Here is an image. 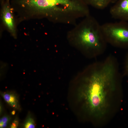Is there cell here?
Masks as SVG:
<instances>
[{
	"mask_svg": "<svg viewBox=\"0 0 128 128\" xmlns=\"http://www.w3.org/2000/svg\"><path fill=\"white\" fill-rule=\"evenodd\" d=\"M117 60L111 55L92 66L82 79L78 97L85 113L98 126L112 116L121 102Z\"/></svg>",
	"mask_w": 128,
	"mask_h": 128,
	"instance_id": "1",
	"label": "cell"
},
{
	"mask_svg": "<svg viewBox=\"0 0 128 128\" xmlns=\"http://www.w3.org/2000/svg\"><path fill=\"white\" fill-rule=\"evenodd\" d=\"M87 20L78 34L79 42L84 50L91 51L93 56H97L104 52L107 43L98 22L94 19Z\"/></svg>",
	"mask_w": 128,
	"mask_h": 128,
	"instance_id": "2",
	"label": "cell"
},
{
	"mask_svg": "<svg viewBox=\"0 0 128 128\" xmlns=\"http://www.w3.org/2000/svg\"><path fill=\"white\" fill-rule=\"evenodd\" d=\"M101 28L107 43L117 48L128 46V22L106 23Z\"/></svg>",
	"mask_w": 128,
	"mask_h": 128,
	"instance_id": "3",
	"label": "cell"
},
{
	"mask_svg": "<svg viewBox=\"0 0 128 128\" xmlns=\"http://www.w3.org/2000/svg\"><path fill=\"white\" fill-rule=\"evenodd\" d=\"M21 3L23 6L39 11L62 7L68 9L80 11L83 6L81 0H22Z\"/></svg>",
	"mask_w": 128,
	"mask_h": 128,
	"instance_id": "4",
	"label": "cell"
},
{
	"mask_svg": "<svg viewBox=\"0 0 128 128\" xmlns=\"http://www.w3.org/2000/svg\"><path fill=\"white\" fill-rule=\"evenodd\" d=\"M114 3L110 10L112 17L128 22V0H118Z\"/></svg>",
	"mask_w": 128,
	"mask_h": 128,
	"instance_id": "5",
	"label": "cell"
},
{
	"mask_svg": "<svg viewBox=\"0 0 128 128\" xmlns=\"http://www.w3.org/2000/svg\"><path fill=\"white\" fill-rule=\"evenodd\" d=\"M3 21L13 36H16V31L13 17L8 3L3 6L2 11Z\"/></svg>",
	"mask_w": 128,
	"mask_h": 128,
	"instance_id": "6",
	"label": "cell"
},
{
	"mask_svg": "<svg viewBox=\"0 0 128 128\" xmlns=\"http://www.w3.org/2000/svg\"><path fill=\"white\" fill-rule=\"evenodd\" d=\"M87 5H90L96 8L102 9L110 3H114L118 0H82Z\"/></svg>",
	"mask_w": 128,
	"mask_h": 128,
	"instance_id": "7",
	"label": "cell"
},
{
	"mask_svg": "<svg viewBox=\"0 0 128 128\" xmlns=\"http://www.w3.org/2000/svg\"><path fill=\"white\" fill-rule=\"evenodd\" d=\"M2 96L5 101L13 108L16 109L19 107L18 97L14 93L5 92L2 94Z\"/></svg>",
	"mask_w": 128,
	"mask_h": 128,
	"instance_id": "8",
	"label": "cell"
},
{
	"mask_svg": "<svg viewBox=\"0 0 128 128\" xmlns=\"http://www.w3.org/2000/svg\"><path fill=\"white\" fill-rule=\"evenodd\" d=\"M35 123L33 118L29 115L27 118L23 125L25 128H34L35 127Z\"/></svg>",
	"mask_w": 128,
	"mask_h": 128,
	"instance_id": "9",
	"label": "cell"
},
{
	"mask_svg": "<svg viewBox=\"0 0 128 128\" xmlns=\"http://www.w3.org/2000/svg\"><path fill=\"white\" fill-rule=\"evenodd\" d=\"M10 118L7 115H5L0 120V128H5L7 127L10 120Z\"/></svg>",
	"mask_w": 128,
	"mask_h": 128,
	"instance_id": "10",
	"label": "cell"
},
{
	"mask_svg": "<svg viewBox=\"0 0 128 128\" xmlns=\"http://www.w3.org/2000/svg\"><path fill=\"white\" fill-rule=\"evenodd\" d=\"M18 120L17 118H16L12 123L10 127L11 128H16L18 127Z\"/></svg>",
	"mask_w": 128,
	"mask_h": 128,
	"instance_id": "11",
	"label": "cell"
},
{
	"mask_svg": "<svg viewBox=\"0 0 128 128\" xmlns=\"http://www.w3.org/2000/svg\"><path fill=\"white\" fill-rule=\"evenodd\" d=\"M126 73L128 76V59L126 64Z\"/></svg>",
	"mask_w": 128,
	"mask_h": 128,
	"instance_id": "12",
	"label": "cell"
},
{
	"mask_svg": "<svg viewBox=\"0 0 128 128\" xmlns=\"http://www.w3.org/2000/svg\"><path fill=\"white\" fill-rule=\"evenodd\" d=\"M15 110H14L13 111L11 112V114L13 115H14L15 114Z\"/></svg>",
	"mask_w": 128,
	"mask_h": 128,
	"instance_id": "13",
	"label": "cell"
}]
</instances>
